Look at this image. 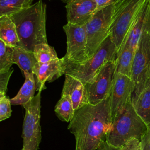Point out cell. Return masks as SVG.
Wrapping results in <instances>:
<instances>
[{
  "mask_svg": "<svg viewBox=\"0 0 150 150\" xmlns=\"http://www.w3.org/2000/svg\"><path fill=\"white\" fill-rule=\"evenodd\" d=\"M110 96L97 104H87L75 111L67 129L76 139L75 150H97L112 126Z\"/></svg>",
  "mask_w": 150,
  "mask_h": 150,
  "instance_id": "cell-1",
  "label": "cell"
},
{
  "mask_svg": "<svg viewBox=\"0 0 150 150\" xmlns=\"http://www.w3.org/2000/svg\"><path fill=\"white\" fill-rule=\"evenodd\" d=\"M9 16L16 26L19 46L33 52L36 45L48 43L46 29V5L42 0Z\"/></svg>",
  "mask_w": 150,
  "mask_h": 150,
  "instance_id": "cell-2",
  "label": "cell"
},
{
  "mask_svg": "<svg viewBox=\"0 0 150 150\" xmlns=\"http://www.w3.org/2000/svg\"><path fill=\"white\" fill-rule=\"evenodd\" d=\"M148 127L135 111L131 101L113 120L105 142L120 148L131 138L141 141Z\"/></svg>",
  "mask_w": 150,
  "mask_h": 150,
  "instance_id": "cell-3",
  "label": "cell"
},
{
  "mask_svg": "<svg viewBox=\"0 0 150 150\" xmlns=\"http://www.w3.org/2000/svg\"><path fill=\"white\" fill-rule=\"evenodd\" d=\"M117 57V48L109 35L94 54L85 62L74 63L63 61L64 74L70 75L85 84L93 80L107 62L116 61Z\"/></svg>",
  "mask_w": 150,
  "mask_h": 150,
  "instance_id": "cell-4",
  "label": "cell"
},
{
  "mask_svg": "<svg viewBox=\"0 0 150 150\" xmlns=\"http://www.w3.org/2000/svg\"><path fill=\"white\" fill-rule=\"evenodd\" d=\"M145 1H114L110 35L112 41L116 46L117 55L121 50L135 16Z\"/></svg>",
  "mask_w": 150,
  "mask_h": 150,
  "instance_id": "cell-5",
  "label": "cell"
},
{
  "mask_svg": "<svg viewBox=\"0 0 150 150\" xmlns=\"http://www.w3.org/2000/svg\"><path fill=\"white\" fill-rule=\"evenodd\" d=\"M114 5L100 11L84 25L87 37V54L91 57L109 36L112 21Z\"/></svg>",
  "mask_w": 150,
  "mask_h": 150,
  "instance_id": "cell-6",
  "label": "cell"
},
{
  "mask_svg": "<svg viewBox=\"0 0 150 150\" xmlns=\"http://www.w3.org/2000/svg\"><path fill=\"white\" fill-rule=\"evenodd\" d=\"M41 92L27 103L22 105L25 110L22 127L23 150H38L41 141L40 100Z\"/></svg>",
  "mask_w": 150,
  "mask_h": 150,
  "instance_id": "cell-7",
  "label": "cell"
},
{
  "mask_svg": "<svg viewBox=\"0 0 150 150\" xmlns=\"http://www.w3.org/2000/svg\"><path fill=\"white\" fill-rule=\"evenodd\" d=\"M131 79L135 84L132 95L139 93L150 82V32L146 30L143 32L135 50Z\"/></svg>",
  "mask_w": 150,
  "mask_h": 150,
  "instance_id": "cell-8",
  "label": "cell"
},
{
  "mask_svg": "<svg viewBox=\"0 0 150 150\" xmlns=\"http://www.w3.org/2000/svg\"><path fill=\"white\" fill-rule=\"evenodd\" d=\"M116 73V61L107 62L93 80L84 84L88 104H97L110 96Z\"/></svg>",
  "mask_w": 150,
  "mask_h": 150,
  "instance_id": "cell-9",
  "label": "cell"
},
{
  "mask_svg": "<svg viewBox=\"0 0 150 150\" xmlns=\"http://www.w3.org/2000/svg\"><path fill=\"white\" fill-rule=\"evenodd\" d=\"M63 30L66 35L67 50L62 58L63 61L79 63L87 60V37L84 26L67 23Z\"/></svg>",
  "mask_w": 150,
  "mask_h": 150,
  "instance_id": "cell-10",
  "label": "cell"
},
{
  "mask_svg": "<svg viewBox=\"0 0 150 150\" xmlns=\"http://www.w3.org/2000/svg\"><path fill=\"white\" fill-rule=\"evenodd\" d=\"M135 84L131 77L115 73L110 93V110L112 120L131 101Z\"/></svg>",
  "mask_w": 150,
  "mask_h": 150,
  "instance_id": "cell-11",
  "label": "cell"
},
{
  "mask_svg": "<svg viewBox=\"0 0 150 150\" xmlns=\"http://www.w3.org/2000/svg\"><path fill=\"white\" fill-rule=\"evenodd\" d=\"M145 30L150 31V0H145L138 11L119 53L124 48L135 51Z\"/></svg>",
  "mask_w": 150,
  "mask_h": 150,
  "instance_id": "cell-12",
  "label": "cell"
},
{
  "mask_svg": "<svg viewBox=\"0 0 150 150\" xmlns=\"http://www.w3.org/2000/svg\"><path fill=\"white\" fill-rule=\"evenodd\" d=\"M67 23L84 26L97 12L95 0H70L65 6Z\"/></svg>",
  "mask_w": 150,
  "mask_h": 150,
  "instance_id": "cell-13",
  "label": "cell"
},
{
  "mask_svg": "<svg viewBox=\"0 0 150 150\" xmlns=\"http://www.w3.org/2000/svg\"><path fill=\"white\" fill-rule=\"evenodd\" d=\"M36 90L42 91L46 88L45 83H51L64 74L62 59H57L46 63H37L33 69Z\"/></svg>",
  "mask_w": 150,
  "mask_h": 150,
  "instance_id": "cell-14",
  "label": "cell"
},
{
  "mask_svg": "<svg viewBox=\"0 0 150 150\" xmlns=\"http://www.w3.org/2000/svg\"><path fill=\"white\" fill-rule=\"evenodd\" d=\"M65 75V80L62 94L70 97L74 110L88 104L84 84L79 79L69 74Z\"/></svg>",
  "mask_w": 150,
  "mask_h": 150,
  "instance_id": "cell-15",
  "label": "cell"
},
{
  "mask_svg": "<svg viewBox=\"0 0 150 150\" xmlns=\"http://www.w3.org/2000/svg\"><path fill=\"white\" fill-rule=\"evenodd\" d=\"M131 103L148 128H150V82L139 93L132 96Z\"/></svg>",
  "mask_w": 150,
  "mask_h": 150,
  "instance_id": "cell-16",
  "label": "cell"
},
{
  "mask_svg": "<svg viewBox=\"0 0 150 150\" xmlns=\"http://www.w3.org/2000/svg\"><path fill=\"white\" fill-rule=\"evenodd\" d=\"M12 61L13 64L19 66L23 74H33L34 67L38 62L33 52L21 46L13 48Z\"/></svg>",
  "mask_w": 150,
  "mask_h": 150,
  "instance_id": "cell-17",
  "label": "cell"
},
{
  "mask_svg": "<svg viewBox=\"0 0 150 150\" xmlns=\"http://www.w3.org/2000/svg\"><path fill=\"white\" fill-rule=\"evenodd\" d=\"M0 40L13 48L19 46L15 24L9 15L0 16Z\"/></svg>",
  "mask_w": 150,
  "mask_h": 150,
  "instance_id": "cell-18",
  "label": "cell"
},
{
  "mask_svg": "<svg viewBox=\"0 0 150 150\" xmlns=\"http://www.w3.org/2000/svg\"><path fill=\"white\" fill-rule=\"evenodd\" d=\"M25 80L17 94L11 98V104L13 105H23L35 97L36 90V84L33 74H23Z\"/></svg>",
  "mask_w": 150,
  "mask_h": 150,
  "instance_id": "cell-19",
  "label": "cell"
},
{
  "mask_svg": "<svg viewBox=\"0 0 150 150\" xmlns=\"http://www.w3.org/2000/svg\"><path fill=\"white\" fill-rule=\"evenodd\" d=\"M135 52V50L129 48H124L121 50L116 60V73L131 78Z\"/></svg>",
  "mask_w": 150,
  "mask_h": 150,
  "instance_id": "cell-20",
  "label": "cell"
},
{
  "mask_svg": "<svg viewBox=\"0 0 150 150\" xmlns=\"http://www.w3.org/2000/svg\"><path fill=\"white\" fill-rule=\"evenodd\" d=\"M54 112L60 120L69 122L71 121L74 117L75 110L69 96L61 95V98L55 105Z\"/></svg>",
  "mask_w": 150,
  "mask_h": 150,
  "instance_id": "cell-21",
  "label": "cell"
},
{
  "mask_svg": "<svg viewBox=\"0 0 150 150\" xmlns=\"http://www.w3.org/2000/svg\"><path fill=\"white\" fill-rule=\"evenodd\" d=\"M33 0H0V16L11 15L30 7Z\"/></svg>",
  "mask_w": 150,
  "mask_h": 150,
  "instance_id": "cell-22",
  "label": "cell"
},
{
  "mask_svg": "<svg viewBox=\"0 0 150 150\" xmlns=\"http://www.w3.org/2000/svg\"><path fill=\"white\" fill-rule=\"evenodd\" d=\"M33 52L39 63H46L59 59L54 47L49 45L48 43H42L36 45Z\"/></svg>",
  "mask_w": 150,
  "mask_h": 150,
  "instance_id": "cell-23",
  "label": "cell"
},
{
  "mask_svg": "<svg viewBox=\"0 0 150 150\" xmlns=\"http://www.w3.org/2000/svg\"><path fill=\"white\" fill-rule=\"evenodd\" d=\"M13 47L7 46L0 40V73H5L10 70L12 61Z\"/></svg>",
  "mask_w": 150,
  "mask_h": 150,
  "instance_id": "cell-24",
  "label": "cell"
},
{
  "mask_svg": "<svg viewBox=\"0 0 150 150\" xmlns=\"http://www.w3.org/2000/svg\"><path fill=\"white\" fill-rule=\"evenodd\" d=\"M11 98L6 95H0V121L11 117Z\"/></svg>",
  "mask_w": 150,
  "mask_h": 150,
  "instance_id": "cell-25",
  "label": "cell"
},
{
  "mask_svg": "<svg viewBox=\"0 0 150 150\" xmlns=\"http://www.w3.org/2000/svg\"><path fill=\"white\" fill-rule=\"evenodd\" d=\"M13 69L5 73H0V95H6L8 84L12 73Z\"/></svg>",
  "mask_w": 150,
  "mask_h": 150,
  "instance_id": "cell-26",
  "label": "cell"
},
{
  "mask_svg": "<svg viewBox=\"0 0 150 150\" xmlns=\"http://www.w3.org/2000/svg\"><path fill=\"white\" fill-rule=\"evenodd\" d=\"M120 149V150H141V141L137 138H131Z\"/></svg>",
  "mask_w": 150,
  "mask_h": 150,
  "instance_id": "cell-27",
  "label": "cell"
},
{
  "mask_svg": "<svg viewBox=\"0 0 150 150\" xmlns=\"http://www.w3.org/2000/svg\"><path fill=\"white\" fill-rule=\"evenodd\" d=\"M141 150H150V128H148L146 132L141 139Z\"/></svg>",
  "mask_w": 150,
  "mask_h": 150,
  "instance_id": "cell-28",
  "label": "cell"
},
{
  "mask_svg": "<svg viewBox=\"0 0 150 150\" xmlns=\"http://www.w3.org/2000/svg\"><path fill=\"white\" fill-rule=\"evenodd\" d=\"M114 1L115 0H95L97 5V12L113 4Z\"/></svg>",
  "mask_w": 150,
  "mask_h": 150,
  "instance_id": "cell-29",
  "label": "cell"
},
{
  "mask_svg": "<svg viewBox=\"0 0 150 150\" xmlns=\"http://www.w3.org/2000/svg\"><path fill=\"white\" fill-rule=\"evenodd\" d=\"M97 150H120V149L112 146L108 144L105 141H103L100 144Z\"/></svg>",
  "mask_w": 150,
  "mask_h": 150,
  "instance_id": "cell-30",
  "label": "cell"
},
{
  "mask_svg": "<svg viewBox=\"0 0 150 150\" xmlns=\"http://www.w3.org/2000/svg\"><path fill=\"white\" fill-rule=\"evenodd\" d=\"M60 1H61L63 2V3H66H66H67L68 1H69L70 0H60Z\"/></svg>",
  "mask_w": 150,
  "mask_h": 150,
  "instance_id": "cell-31",
  "label": "cell"
},
{
  "mask_svg": "<svg viewBox=\"0 0 150 150\" xmlns=\"http://www.w3.org/2000/svg\"><path fill=\"white\" fill-rule=\"evenodd\" d=\"M21 150H23V149H21Z\"/></svg>",
  "mask_w": 150,
  "mask_h": 150,
  "instance_id": "cell-32",
  "label": "cell"
}]
</instances>
